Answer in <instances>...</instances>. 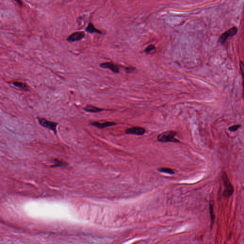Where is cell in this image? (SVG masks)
I'll use <instances>...</instances> for the list:
<instances>
[{"mask_svg": "<svg viewBox=\"0 0 244 244\" xmlns=\"http://www.w3.org/2000/svg\"><path fill=\"white\" fill-rule=\"evenodd\" d=\"M158 171L159 172H163L164 173L168 174H174V170L171 168H167V167H162V168H158Z\"/></svg>", "mask_w": 244, "mask_h": 244, "instance_id": "cell-14", "label": "cell"}, {"mask_svg": "<svg viewBox=\"0 0 244 244\" xmlns=\"http://www.w3.org/2000/svg\"><path fill=\"white\" fill-rule=\"evenodd\" d=\"M12 84L15 86L21 88V89L25 91L29 90V88L28 85L21 82H14L13 83H12Z\"/></svg>", "mask_w": 244, "mask_h": 244, "instance_id": "cell-12", "label": "cell"}, {"mask_svg": "<svg viewBox=\"0 0 244 244\" xmlns=\"http://www.w3.org/2000/svg\"><path fill=\"white\" fill-rule=\"evenodd\" d=\"M37 119L39 124L41 126L52 130L55 134H57V126L58 124V123L50 121L44 118L38 117Z\"/></svg>", "mask_w": 244, "mask_h": 244, "instance_id": "cell-3", "label": "cell"}, {"mask_svg": "<svg viewBox=\"0 0 244 244\" xmlns=\"http://www.w3.org/2000/svg\"><path fill=\"white\" fill-rule=\"evenodd\" d=\"M239 65H240V72H241V74L243 78V93H244V63L243 61H240Z\"/></svg>", "mask_w": 244, "mask_h": 244, "instance_id": "cell-15", "label": "cell"}, {"mask_svg": "<svg viewBox=\"0 0 244 244\" xmlns=\"http://www.w3.org/2000/svg\"></svg>", "mask_w": 244, "mask_h": 244, "instance_id": "cell-20", "label": "cell"}, {"mask_svg": "<svg viewBox=\"0 0 244 244\" xmlns=\"http://www.w3.org/2000/svg\"><path fill=\"white\" fill-rule=\"evenodd\" d=\"M125 70L127 71V72L130 73V72H132L134 70V68H133L132 67H127L125 69Z\"/></svg>", "mask_w": 244, "mask_h": 244, "instance_id": "cell-18", "label": "cell"}, {"mask_svg": "<svg viewBox=\"0 0 244 244\" xmlns=\"http://www.w3.org/2000/svg\"><path fill=\"white\" fill-rule=\"evenodd\" d=\"M100 66L103 68L108 69L115 74L119 72V66L113 62H105L100 65Z\"/></svg>", "mask_w": 244, "mask_h": 244, "instance_id": "cell-7", "label": "cell"}, {"mask_svg": "<svg viewBox=\"0 0 244 244\" xmlns=\"http://www.w3.org/2000/svg\"><path fill=\"white\" fill-rule=\"evenodd\" d=\"M176 134L177 132L175 131H165L158 136V140L160 142H179V141L175 137Z\"/></svg>", "mask_w": 244, "mask_h": 244, "instance_id": "cell-1", "label": "cell"}, {"mask_svg": "<svg viewBox=\"0 0 244 244\" xmlns=\"http://www.w3.org/2000/svg\"><path fill=\"white\" fill-rule=\"evenodd\" d=\"M85 30V31L89 32L90 34H93V33H95V32L97 33V34H102V32L100 30H98L97 29L95 28L93 24L92 23H89L88 26H87Z\"/></svg>", "mask_w": 244, "mask_h": 244, "instance_id": "cell-11", "label": "cell"}, {"mask_svg": "<svg viewBox=\"0 0 244 244\" xmlns=\"http://www.w3.org/2000/svg\"><path fill=\"white\" fill-rule=\"evenodd\" d=\"M17 1V3L19 4V5L20 6H22L23 3L21 1Z\"/></svg>", "mask_w": 244, "mask_h": 244, "instance_id": "cell-19", "label": "cell"}, {"mask_svg": "<svg viewBox=\"0 0 244 244\" xmlns=\"http://www.w3.org/2000/svg\"><path fill=\"white\" fill-rule=\"evenodd\" d=\"M146 132L145 128L142 127H136L127 128L125 131L127 134H136L138 136H142Z\"/></svg>", "mask_w": 244, "mask_h": 244, "instance_id": "cell-6", "label": "cell"}, {"mask_svg": "<svg viewBox=\"0 0 244 244\" xmlns=\"http://www.w3.org/2000/svg\"><path fill=\"white\" fill-rule=\"evenodd\" d=\"M222 181L226 188L223 192V195L226 198H229L234 193V187L230 183L226 173H223L222 176Z\"/></svg>", "mask_w": 244, "mask_h": 244, "instance_id": "cell-2", "label": "cell"}, {"mask_svg": "<svg viewBox=\"0 0 244 244\" xmlns=\"http://www.w3.org/2000/svg\"><path fill=\"white\" fill-rule=\"evenodd\" d=\"M237 32H238L237 27H233L231 28L230 29L227 30V31L225 32L224 33L222 34L219 38L218 41L222 44H224L229 37H231V36L235 35Z\"/></svg>", "mask_w": 244, "mask_h": 244, "instance_id": "cell-4", "label": "cell"}, {"mask_svg": "<svg viewBox=\"0 0 244 244\" xmlns=\"http://www.w3.org/2000/svg\"><path fill=\"white\" fill-rule=\"evenodd\" d=\"M240 127H241V125L240 124H236V125H232V126L229 127V130L231 132H235L236 130H238V129H239Z\"/></svg>", "mask_w": 244, "mask_h": 244, "instance_id": "cell-17", "label": "cell"}, {"mask_svg": "<svg viewBox=\"0 0 244 244\" xmlns=\"http://www.w3.org/2000/svg\"><path fill=\"white\" fill-rule=\"evenodd\" d=\"M214 202L213 200H211L209 202V212H210V216L211 229H212V227L214 224V219H215V216H214Z\"/></svg>", "mask_w": 244, "mask_h": 244, "instance_id": "cell-9", "label": "cell"}, {"mask_svg": "<svg viewBox=\"0 0 244 244\" xmlns=\"http://www.w3.org/2000/svg\"><path fill=\"white\" fill-rule=\"evenodd\" d=\"M155 47L154 45L151 44V45H149L148 46H147L145 50V52L146 53H149L150 52H152V51H154L155 50Z\"/></svg>", "mask_w": 244, "mask_h": 244, "instance_id": "cell-16", "label": "cell"}, {"mask_svg": "<svg viewBox=\"0 0 244 244\" xmlns=\"http://www.w3.org/2000/svg\"><path fill=\"white\" fill-rule=\"evenodd\" d=\"M85 37V32L83 31L76 32L71 34L67 37V41L70 43L82 40Z\"/></svg>", "mask_w": 244, "mask_h": 244, "instance_id": "cell-5", "label": "cell"}, {"mask_svg": "<svg viewBox=\"0 0 244 244\" xmlns=\"http://www.w3.org/2000/svg\"><path fill=\"white\" fill-rule=\"evenodd\" d=\"M90 124L100 129H103L107 127H112V126L116 125V124L114 122L107 121L103 122V123H100L98 122H94L90 123Z\"/></svg>", "mask_w": 244, "mask_h": 244, "instance_id": "cell-8", "label": "cell"}, {"mask_svg": "<svg viewBox=\"0 0 244 244\" xmlns=\"http://www.w3.org/2000/svg\"><path fill=\"white\" fill-rule=\"evenodd\" d=\"M54 165L51 166L52 167H66L67 165L65 162H63L61 160H59L58 159H54Z\"/></svg>", "mask_w": 244, "mask_h": 244, "instance_id": "cell-13", "label": "cell"}, {"mask_svg": "<svg viewBox=\"0 0 244 244\" xmlns=\"http://www.w3.org/2000/svg\"><path fill=\"white\" fill-rule=\"evenodd\" d=\"M84 110L86 112L89 113H99L103 111V109L96 106H93L92 105H88L86 107H84Z\"/></svg>", "mask_w": 244, "mask_h": 244, "instance_id": "cell-10", "label": "cell"}]
</instances>
